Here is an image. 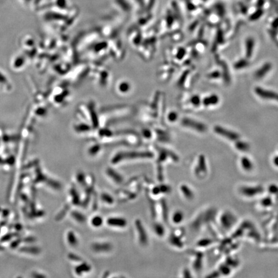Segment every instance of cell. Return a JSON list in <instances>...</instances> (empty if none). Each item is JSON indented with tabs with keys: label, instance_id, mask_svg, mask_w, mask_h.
Instances as JSON below:
<instances>
[{
	"label": "cell",
	"instance_id": "obj_1",
	"mask_svg": "<svg viewBox=\"0 0 278 278\" xmlns=\"http://www.w3.org/2000/svg\"><path fill=\"white\" fill-rule=\"evenodd\" d=\"M182 124L187 127H191V128H193L194 130L200 132L205 131L207 130V127L204 124L192 120V119H189L188 118H184L183 119Z\"/></svg>",
	"mask_w": 278,
	"mask_h": 278
},
{
	"label": "cell",
	"instance_id": "obj_2",
	"mask_svg": "<svg viewBox=\"0 0 278 278\" xmlns=\"http://www.w3.org/2000/svg\"><path fill=\"white\" fill-rule=\"evenodd\" d=\"M255 92L260 97L264 99H274L278 101V94L275 92L265 90L260 87H256L255 88Z\"/></svg>",
	"mask_w": 278,
	"mask_h": 278
},
{
	"label": "cell",
	"instance_id": "obj_3",
	"mask_svg": "<svg viewBox=\"0 0 278 278\" xmlns=\"http://www.w3.org/2000/svg\"><path fill=\"white\" fill-rule=\"evenodd\" d=\"M214 131L216 133H218L220 135H222L225 137H227V139L232 140H238L239 139V135H238V133H235V132L229 131L227 130H226L223 127L219 126H216L214 127Z\"/></svg>",
	"mask_w": 278,
	"mask_h": 278
},
{
	"label": "cell",
	"instance_id": "obj_4",
	"mask_svg": "<svg viewBox=\"0 0 278 278\" xmlns=\"http://www.w3.org/2000/svg\"><path fill=\"white\" fill-rule=\"evenodd\" d=\"M254 48V40L252 37H249L247 39L245 42V48H246V57L247 58H250L253 54V50Z\"/></svg>",
	"mask_w": 278,
	"mask_h": 278
},
{
	"label": "cell",
	"instance_id": "obj_5",
	"mask_svg": "<svg viewBox=\"0 0 278 278\" xmlns=\"http://www.w3.org/2000/svg\"><path fill=\"white\" fill-rule=\"evenodd\" d=\"M272 68V64L267 63L265 64L263 67L259 68L258 71L255 73V77L257 79H261L270 71Z\"/></svg>",
	"mask_w": 278,
	"mask_h": 278
},
{
	"label": "cell",
	"instance_id": "obj_6",
	"mask_svg": "<svg viewBox=\"0 0 278 278\" xmlns=\"http://www.w3.org/2000/svg\"><path fill=\"white\" fill-rule=\"evenodd\" d=\"M219 97L216 95H212L209 97H207L203 100V104L205 106H210V105H215L218 103Z\"/></svg>",
	"mask_w": 278,
	"mask_h": 278
},
{
	"label": "cell",
	"instance_id": "obj_7",
	"mask_svg": "<svg viewBox=\"0 0 278 278\" xmlns=\"http://www.w3.org/2000/svg\"><path fill=\"white\" fill-rule=\"evenodd\" d=\"M249 64V63L247 60H246V59H241L240 61H238V62H236V63L235 64V66H234V67H235V69L240 70V69H242V68H244L247 67Z\"/></svg>",
	"mask_w": 278,
	"mask_h": 278
},
{
	"label": "cell",
	"instance_id": "obj_8",
	"mask_svg": "<svg viewBox=\"0 0 278 278\" xmlns=\"http://www.w3.org/2000/svg\"><path fill=\"white\" fill-rule=\"evenodd\" d=\"M236 146L238 149L241 150V151H247L249 148L248 144L244 142H237L236 144Z\"/></svg>",
	"mask_w": 278,
	"mask_h": 278
},
{
	"label": "cell",
	"instance_id": "obj_9",
	"mask_svg": "<svg viewBox=\"0 0 278 278\" xmlns=\"http://www.w3.org/2000/svg\"><path fill=\"white\" fill-rule=\"evenodd\" d=\"M191 102L194 106H199L201 103L200 97L198 95L193 96L191 99Z\"/></svg>",
	"mask_w": 278,
	"mask_h": 278
},
{
	"label": "cell",
	"instance_id": "obj_10",
	"mask_svg": "<svg viewBox=\"0 0 278 278\" xmlns=\"http://www.w3.org/2000/svg\"><path fill=\"white\" fill-rule=\"evenodd\" d=\"M220 76V73L218 71H215L212 72L209 75V77L211 79H216Z\"/></svg>",
	"mask_w": 278,
	"mask_h": 278
},
{
	"label": "cell",
	"instance_id": "obj_11",
	"mask_svg": "<svg viewBox=\"0 0 278 278\" xmlns=\"http://www.w3.org/2000/svg\"><path fill=\"white\" fill-rule=\"evenodd\" d=\"M185 54V50L184 49V48H180L178 51V53L177 54V57L178 59H182L183 58V57Z\"/></svg>",
	"mask_w": 278,
	"mask_h": 278
},
{
	"label": "cell",
	"instance_id": "obj_12",
	"mask_svg": "<svg viewBox=\"0 0 278 278\" xmlns=\"http://www.w3.org/2000/svg\"><path fill=\"white\" fill-rule=\"evenodd\" d=\"M169 119L170 121H175L176 118H177V115H176V113H171L170 115H169Z\"/></svg>",
	"mask_w": 278,
	"mask_h": 278
}]
</instances>
